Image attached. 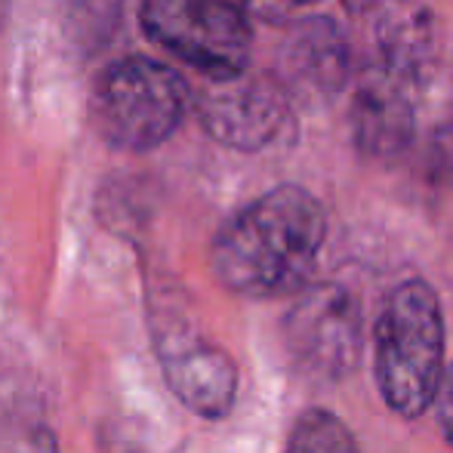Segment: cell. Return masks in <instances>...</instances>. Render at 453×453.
<instances>
[{
	"mask_svg": "<svg viewBox=\"0 0 453 453\" xmlns=\"http://www.w3.org/2000/svg\"><path fill=\"white\" fill-rule=\"evenodd\" d=\"M293 358L318 382H336L358 367L361 309L340 284L305 287L287 321Z\"/></svg>",
	"mask_w": 453,
	"mask_h": 453,
	"instance_id": "obj_5",
	"label": "cell"
},
{
	"mask_svg": "<svg viewBox=\"0 0 453 453\" xmlns=\"http://www.w3.org/2000/svg\"><path fill=\"white\" fill-rule=\"evenodd\" d=\"M438 423H441L444 438L453 444V367L444 373L441 392H438Z\"/></svg>",
	"mask_w": 453,
	"mask_h": 453,
	"instance_id": "obj_12",
	"label": "cell"
},
{
	"mask_svg": "<svg viewBox=\"0 0 453 453\" xmlns=\"http://www.w3.org/2000/svg\"><path fill=\"white\" fill-rule=\"evenodd\" d=\"M201 124L216 142L241 151H259L293 130L290 99L269 78L219 81L197 102Z\"/></svg>",
	"mask_w": 453,
	"mask_h": 453,
	"instance_id": "obj_6",
	"label": "cell"
},
{
	"mask_svg": "<svg viewBox=\"0 0 453 453\" xmlns=\"http://www.w3.org/2000/svg\"><path fill=\"white\" fill-rule=\"evenodd\" d=\"M327 238L318 197L278 185L232 216L213 241V272L241 296H284L305 287Z\"/></svg>",
	"mask_w": 453,
	"mask_h": 453,
	"instance_id": "obj_1",
	"label": "cell"
},
{
	"mask_svg": "<svg viewBox=\"0 0 453 453\" xmlns=\"http://www.w3.org/2000/svg\"><path fill=\"white\" fill-rule=\"evenodd\" d=\"M373 349L382 401L407 419L429 411L444 382V315L426 280H404L388 293L376 318Z\"/></svg>",
	"mask_w": 453,
	"mask_h": 453,
	"instance_id": "obj_2",
	"label": "cell"
},
{
	"mask_svg": "<svg viewBox=\"0 0 453 453\" xmlns=\"http://www.w3.org/2000/svg\"><path fill=\"white\" fill-rule=\"evenodd\" d=\"M376 65L404 84L419 90L432 78L438 62V25L435 16L419 0H388L376 12L373 25Z\"/></svg>",
	"mask_w": 453,
	"mask_h": 453,
	"instance_id": "obj_8",
	"label": "cell"
},
{
	"mask_svg": "<svg viewBox=\"0 0 453 453\" xmlns=\"http://www.w3.org/2000/svg\"><path fill=\"white\" fill-rule=\"evenodd\" d=\"M142 28L210 84L241 78L250 65V0H145Z\"/></svg>",
	"mask_w": 453,
	"mask_h": 453,
	"instance_id": "obj_4",
	"label": "cell"
},
{
	"mask_svg": "<svg viewBox=\"0 0 453 453\" xmlns=\"http://www.w3.org/2000/svg\"><path fill=\"white\" fill-rule=\"evenodd\" d=\"M290 4H299V6H311V4H318V0H290Z\"/></svg>",
	"mask_w": 453,
	"mask_h": 453,
	"instance_id": "obj_14",
	"label": "cell"
},
{
	"mask_svg": "<svg viewBox=\"0 0 453 453\" xmlns=\"http://www.w3.org/2000/svg\"><path fill=\"white\" fill-rule=\"evenodd\" d=\"M284 453H361L355 435L330 411H309L293 426Z\"/></svg>",
	"mask_w": 453,
	"mask_h": 453,
	"instance_id": "obj_11",
	"label": "cell"
},
{
	"mask_svg": "<svg viewBox=\"0 0 453 453\" xmlns=\"http://www.w3.org/2000/svg\"><path fill=\"white\" fill-rule=\"evenodd\" d=\"M287 72L293 84L315 99L336 96L349 81V43L342 31L324 16L303 22L287 43Z\"/></svg>",
	"mask_w": 453,
	"mask_h": 453,
	"instance_id": "obj_10",
	"label": "cell"
},
{
	"mask_svg": "<svg viewBox=\"0 0 453 453\" xmlns=\"http://www.w3.org/2000/svg\"><path fill=\"white\" fill-rule=\"evenodd\" d=\"M157 355L170 388L201 417H226L238 392V367L219 346L195 330H170L157 340Z\"/></svg>",
	"mask_w": 453,
	"mask_h": 453,
	"instance_id": "obj_7",
	"label": "cell"
},
{
	"mask_svg": "<svg viewBox=\"0 0 453 453\" xmlns=\"http://www.w3.org/2000/svg\"><path fill=\"white\" fill-rule=\"evenodd\" d=\"M417 133L413 90L388 78L380 65L367 68L355 87L352 99V136L367 157H398Z\"/></svg>",
	"mask_w": 453,
	"mask_h": 453,
	"instance_id": "obj_9",
	"label": "cell"
},
{
	"mask_svg": "<svg viewBox=\"0 0 453 453\" xmlns=\"http://www.w3.org/2000/svg\"><path fill=\"white\" fill-rule=\"evenodd\" d=\"M188 111V87L170 65L149 56H127L96 78L90 120L120 151H149L167 142Z\"/></svg>",
	"mask_w": 453,
	"mask_h": 453,
	"instance_id": "obj_3",
	"label": "cell"
},
{
	"mask_svg": "<svg viewBox=\"0 0 453 453\" xmlns=\"http://www.w3.org/2000/svg\"><path fill=\"white\" fill-rule=\"evenodd\" d=\"M342 4H346L349 12L361 16V12H370V10H376V6H382V0H342Z\"/></svg>",
	"mask_w": 453,
	"mask_h": 453,
	"instance_id": "obj_13",
	"label": "cell"
}]
</instances>
